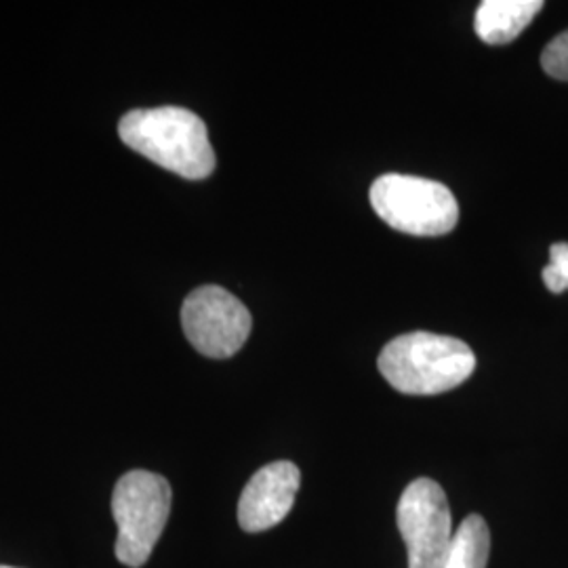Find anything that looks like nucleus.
<instances>
[{"instance_id": "11", "label": "nucleus", "mask_w": 568, "mask_h": 568, "mask_svg": "<svg viewBox=\"0 0 568 568\" xmlns=\"http://www.w3.org/2000/svg\"><path fill=\"white\" fill-rule=\"evenodd\" d=\"M549 265L560 274L568 291V244L556 243L549 248Z\"/></svg>"}, {"instance_id": "3", "label": "nucleus", "mask_w": 568, "mask_h": 568, "mask_svg": "<svg viewBox=\"0 0 568 568\" xmlns=\"http://www.w3.org/2000/svg\"><path fill=\"white\" fill-rule=\"evenodd\" d=\"M112 514L119 527L116 558L124 567H143L166 527L171 487L159 474L145 469L129 471L114 488Z\"/></svg>"}, {"instance_id": "9", "label": "nucleus", "mask_w": 568, "mask_h": 568, "mask_svg": "<svg viewBox=\"0 0 568 568\" xmlns=\"http://www.w3.org/2000/svg\"><path fill=\"white\" fill-rule=\"evenodd\" d=\"M490 532L483 516L471 514L459 525L443 568H487Z\"/></svg>"}, {"instance_id": "7", "label": "nucleus", "mask_w": 568, "mask_h": 568, "mask_svg": "<svg viewBox=\"0 0 568 568\" xmlns=\"http://www.w3.org/2000/svg\"><path fill=\"white\" fill-rule=\"evenodd\" d=\"M302 471L291 462L262 467L244 487L239 501V525L246 532H264L281 525L293 509Z\"/></svg>"}, {"instance_id": "4", "label": "nucleus", "mask_w": 568, "mask_h": 568, "mask_svg": "<svg viewBox=\"0 0 568 568\" xmlns=\"http://www.w3.org/2000/svg\"><path fill=\"white\" fill-rule=\"evenodd\" d=\"M371 204L389 227L413 236H443L459 222V204L445 183L387 173L371 185Z\"/></svg>"}, {"instance_id": "5", "label": "nucleus", "mask_w": 568, "mask_h": 568, "mask_svg": "<svg viewBox=\"0 0 568 568\" xmlns=\"http://www.w3.org/2000/svg\"><path fill=\"white\" fill-rule=\"evenodd\" d=\"M396 523L408 549V568H443L455 530L447 495L438 483L413 480L398 501Z\"/></svg>"}, {"instance_id": "6", "label": "nucleus", "mask_w": 568, "mask_h": 568, "mask_svg": "<svg viewBox=\"0 0 568 568\" xmlns=\"http://www.w3.org/2000/svg\"><path fill=\"white\" fill-rule=\"evenodd\" d=\"M183 333L206 358H230L248 339L253 318L230 291L206 284L192 291L182 305Z\"/></svg>"}, {"instance_id": "1", "label": "nucleus", "mask_w": 568, "mask_h": 568, "mask_svg": "<svg viewBox=\"0 0 568 568\" xmlns=\"http://www.w3.org/2000/svg\"><path fill=\"white\" fill-rule=\"evenodd\" d=\"M119 133L131 150L185 180H204L215 171L206 124L185 108L131 110L122 116Z\"/></svg>"}, {"instance_id": "10", "label": "nucleus", "mask_w": 568, "mask_h": 568, "mask_svg": "<svg viewBox=\"0 0 568 568\" xmlns=\"http://www.w3.org/2000/svg\"><path fill=\"white\" fill-rule=\"evenodd\" d=\"M541 68L556 81L568 82V30L549 42L541 53Z\"/></svg>"}, {"instance_id": "12", "label": "nucleus", "mask_w": 568, "mask_h": 568, "mask_svg": "<svg viewBox=\"0 0 568 568\" xmlns=\"http://www.w3.org/2000/svg\"><path fill=\"white\" fill-rule=\"evenodd\" d=\"M0 568H11V567H0Z\"/></svg>"}, {"instance_id": "2", "label": "nucleus", "mask_w": 568, "mask_h": 568, "mask_svg": "<svg viewBox=\"0 0 568 568\" xmlns=\"http://www.w3.org/2000/svg\"><path fill=\"white\" fill-rule=\"evenodd\" d=\"M379 371L403 394L434 396L462 386L476 371V356L462 339L417 331L384 347Z\"/></svg>"}, {"instance_id": "8", "label": "nucleus", "mask_w": 568, "mask_h": 568, "mask_svg": "<svg viewBox=\"0 0 568 568\" xmlns=\"http://www.w3.org/2000/svg\"><path fill=\"white\" fill-rule=\"evenodd\" d=\"M544 9L541 0H485L476 11V34L487 44H506L518 39Z\"/></svg>"}]
</instances>
